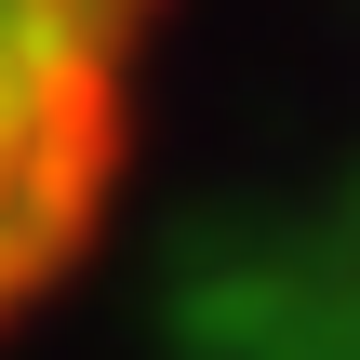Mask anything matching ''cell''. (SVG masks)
<instances>
[{"label": "cell", "mask_w": 360, "mask_h": 360, "mask_svg": "<svg viewBox=\"0 0 360 360\" xmlns=\"http://www.w3.org/2000/svg\"><path fill=\"white\" fill-rule=\"evenodd\" d=\"M160 40L174 0H0V347L120 227Z\"/></svg>", "instance_id": "obj_1"}]
</instances>
